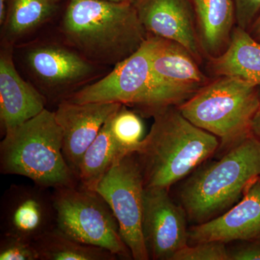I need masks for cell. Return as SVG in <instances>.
<instances>
[{"label":"cell","instance_id":"6da1fadb","mask_svg":"<svg viewBox=\"0 0 260 260\" xmlns=\"http://www.w3.org/2000/svg\"><path fill=\"white\" fill-rule=\"evenodd\" d=\"M154 121L136 155L145 188L169 189L220 148L215 135L198 127L170 106L151 114Z\"/></svg>","mask_w":260,"mask_h":260},{"label":"cell","instance_id":"7a4b0ae2","mask_svg":"<svg viewBox=\"0 0 260 260\" xmlns=\"http://www.w3.org/2000/svg\"><path fill=\"white\" fill-rule=\"evenodd\" d=\"M61 31L89 61L114 67L136 52L148 37L134 5L104 0H70Z\"/></svg>","mask_w":260,"mask_h":260},{"label":"cell","instance_id":"3957f363","mask_svg":"<svg viewBox=\"0 0 260 260\" xmlns=\"http://www.w3.org/2000/svg\"><path fill=\"white\" fill-rule=\"evenodd\" d=\"M260 177V140L252 133L225 151L221 158L198 169L180 191L181 206L195 224L226 211Z\"/></svg>","mask_w":260,"mask_h":260},{"label":"cell","instance_id":"277c9868","mask_svg":"<svg viewBox=\"0 0 260 260\" xmlns=\"http://www.w3.org/2000/svg\"><path fill=\"white\" fill-rule=\"evenodd\" d=\"M62 138L54 112L44 109L4 135L0 172L23 176L47 189L79 185L63 155Z\"/></svg>","mask_w":260,"mask_h":260},{"label":"cell","instance_id":"5b68a950","mask_svg":"<svg viewBox=\"0 0 260 260\" xmlns=\"http://www.w3.org/2000/svg\"><path fill=\"white\" fill-rule=\"evenodd\" d=\"M258 87L237 78L217 77L179 105L189 121L218 138L227 151L251 132L259 112Z\"/></svg>","mask_w":260,"mask_h":260},{"label":"cell","instance_id":"8992f818","mask_svg":"<svg viewBox=\"0 0 260 260\" xmlns=\"http://www.w3.org/2000/svg\"><path fill=\"white\" fill-rule=\"evenodd\" d=\"M153 44V36L148 35L136 52L114 67L107 76L78 89L66 100L77 104L119 103L150 116L162 108L179 107L191 96L166 86L155 78L151 68Z\"/></svg>","mask_w":260,"mask_h":260},{"label":"cell","instance_id":"52a82bcc","mask_svg":"<svg viewBox=\"0 0 260 260\" xmlns=\"http://www.w3.org/2000/svg\"><path fill=\"white\" fill-rule=\"evenodd\" d=\"M56 228L83 244L104 248L119 259H133L106 200L80 185L53 189Z\"/></svg>","mask_w":260,"mask_h":260},{"label":"cell","instance_id":"ba28073f","mask_svg":"<svg viewBox=\"0 0 260 260\" xmlns=\"http://www.w3.org/2000/svg\"><path fill=\"white\" fill-rule=\"evenodd\" d=\"M95 191L112 209L133 259H150L143 231L144 180L135 153L116 164L99 182Z\"/></svg>","mask_w":260,"mask_h":260},{"label":"cell","instance_id":"9c48e42d","mask_svg":"<svg viewBox=\"0 0 260 260\" xmlns=\"http://www.w3.org/2000/svg\"><path fill=\"white\" fill-rule=\"evenodd\" d=\"M34 186L12 184L0 205L1 234L34 243L56 227L52 191Z\"/></svg>","mask_w":260,"mask_h":260},{"label":"cell","instance_id":"30bf717a","mask_svg":"<svg viewBox=\"0 0 260 260\" xmlns=\"http://www.w3.org/2000/svg\"><path fill=\"white\" fill-rule=\"evenodd\" d=\"M25 60L32 76L42 83L47 101L59 103L96 71L95 64L78 51L54 44L30 48Z\"/></svg>","mask_w":260,"mask_h":260},{"label":"cell","instance_id":"8fae6325","mask_svg":"<svg viewBox=\"0 0 260 260\" xmlns=\"http://www.w3.org/2000/svg\"><path fill=\"white\" fill-rule=\"evenodd\" d=\"M169 191L145 188L143 231L150 259L172 260L189 242L187 215Z\"/></svg>","mask_w":260,"mask_h":260},{"label":"cell","instance_id":"7c38bea8","mask_svg":"<svg viewBox=\"0 0 260 260\" xmlns=\"http://www.w3.org/2000/svg\"><path fill=\"white\" fill-rule=\"evenodd\" d=\"M122 105L111 102L77 104L67 100L58 104L54 113L62 131V153L76 177L84 153L108 119Z\"/></svg>","mask_w":260,"mask_h":260},{"label":"cell","instance_id":"4fadbf2b","mask_svg":"<svg viewBox=\"0 0 260 260\" xmlns=\"http://www.w3.org/2000/svg\"><path fill=\"white\" fill-rule=\"evenodd\" d=\"M133 5L148 35L179 43L202 64L205 56L191 0H138Z\"/></svg>","mask_w":260,"mask_h":260},{"label":"cell","instance_id":"5bb4252c","mask_svg":"<svg viewBox=\"0 0 260 260\" xmlns=\"http://www.w3.org/2000/svg\"><path fill=\"white\" fill-rule=\"evenodd\" d=\"M260 236V177L248 186L242 199L226 211L189 229L191 244L249 241Z\"/></svg>","mask_w":260,"mask_h":260},{"label":"cell","instance_id":"9a60e30c","mask_svg":"<svg viewBox=\"0 0 260 260\" xmlns=\"http://www.w3.org/2000/svg\"><path fill=\"white\" fill-rule=\"evenodd\" d=\"M48 101L44 94L19 75L11 49L0 55V121L4 135L39 115Z\"/></svg>","mask_w":260,"mask_h":260},{"label":"cell","instance_id":"2e32d148","mask_svg":"<svg viewBox=\"0 0 260 260\" xmlns=\"http://www.w3.org/2000/svg\"><path fill=\"white\" fill-rule=\"evenodd\" d=\"M153 37L151 68L160 83L192 96L211 81L185 47L174 41Z\"/></svg>","mask_w":260,"mask_h":260},{"label":"cell","instance_id":"e0dca14e","mask_svg":"<svg viewBox=\"0 0 260 260\" xmlns=\"http://www.w3.org/2000/svg\"><path fill=\"white\" fill-rule=\"evenodd\" d=\"M200 47L207 59L223 54L237 25L234 0H191Z\"/></svg>","mask_w":260,"mask_h":260},{"label":"cell","instance_id":"ac0fdd59","mask_svg":"<svg viewBox=\"0 0 260 260\" xmlns=\"http://www.w3.org/2000/svg\"><path fill=\"white\" fill-rule=\"evenodd\" d=\"M208 70L216 77L237 78L260 86V42L236 25L223 54L208 59Z\"/></svg>","mask_w":260,"mask_h":260},{"label":"cell","instance_id":"d6986e66","mask_svg":"<svg viewBox=\"0 0 260 260\" xmlns=\"http://www.w3.org/2000/svg\"><path fill=\"white\" fill-rule=\"evenodd\" d=\"M84 153L78 168L79 185L95 191L99 182L116 164L124 158L116 148L111 133V118Z\"/></svg>","mask_w":260,"mask_h":260},{"label":"cell","instance_id":"ffe728a7","mask_svg":"<svg viewBox=\"0 0 260 260\" xmlns=\"http://www.w3.org/2000/svg\"><path fill=\"white\" fill-rule=\"evenodd\" d=\"M39 260H116L112 251L83 244L55 228L34 242Z\"/></svg>","mask_w":260,"mask_h":260},{"label":"cell","instance_id":"44dd1931","mask_svg":"<svg viewBox=\"0 0 260 260\" xmlns=\"http://www.w3.org/2000/svg\"><path fill=\"white\" fill-rule=\"evenodd\" d=\"M56 8L51 0H12L4 23L7 34L20 37L37 28L53 16Z\"/></svg>","mask_w":260,"mask_h":260},{"label":"cell","instance_id":"7402d4cb","mask_svg":"<svg viewBox=\"0 0 260 260\" xmlns=\"http://www.w3.org/2000/svg\"><path fill=\"white\" fill-rule=\"evenodd\" d=\"M111 133L121 156L138 151L144 139V126L136 113L122 105L111 118Z\"/></svg>","mask_w":260,"mask_h":260},{"label":"cell","instance_id":"603a6c76","mask_svg":"<svg viewBox=\"0 0 260 260\" xmlns=\"http://www.w3.org/2000/svg\"><path fill=\"white\" fill-rule=\"evenodd\" d=\"M225 244L219 242L188 244L178 251L172 260H230Z\"/></svg>","mask_w":260,"mask_h":260},{"label":"cell","instance_id":"cb8c5ba5","mask_svg":"<svg viewBox=\"0 0 260 260\" xmlns=\"http://www.w3.org/2000/svg\"><path fill=\"white\" fill-rule=\"evenodd\" d=\"M0 260H39L34 243L1 234Z\"/></svg>","mask_w":260,"mask_h":260},{"label":"cell","instance_id":"d4e9b609","mask_svg":"<svg viewBox=\"0 0 260 260\" xmlns=\"http://www.w3.org/2000/svg\"><path fill=\"white\" fill-rule=\"evenodd\" d=\"M237 25L248 30L260 13V0H234Z\"/></svg>","mask_w":260,"mask_h":260},{"label":"cell","instance_id":"484cf974","mask_svg":"<svg viewBox=\"0 0 260 260\" xmlns=\"http://www.w3.org/2000/svg\"><path fill=\"white\" fill-rule=\"evenodd\" d=\"M229 256L230 260H260V243H253L233 249L229 251Z\"/></svg>","mask_w":260,"mask_h":260},{"label":"cell","instance_id":"4316f807","mask_svg":"<svg viewBox=\"0 0 260 260\" xmlns=\"http://www.w3.org/2000/svg\"><path fill=\"white\" fill-rule=\"evenodd\" d=\"M249 34L257 42H260V13L253 23L250 28L247 30Z\"/></svg>","mask_w":260,"mask_h":260},{"label":"cell","instance_id":"83f0119b","mask_svg":"<svg viewBox=\"0 0 260 260\" xmlns=\"http://www.w3.org/2000/svg\"><path fill=\"white\" fill-rule=\"evenodd\" d=\"M251 132L256 138L260 140V112H258L254 116L251 124Z\"/></svg>","mask_w":260,"mask_h":260},{"label":"cell","instance_id":"f1b7e54d","mask_svg":"<svg viewBox=\"0 0 260 260\" xmlns=\"http://www.w3.org/2000/svg\"><path fill=\"white\" fill-rule=\"evenodd\" d=\"M5 2L6 0H0V23L2 25L4 24L5 19H6L7 10Z\"/></svg>","mask_w":260,"mask_h":260},{"label":"cell","instance_id":"f546056e","mask_svg":"<svg viewBox=\"0 0 260 260\" xmlns=\"http://www.w3.org/2000/svg\"><path fill=\"white\" fill-rule=\"evenodd\" d=\"M104 1L112 2V3H130V4H134L138 2V0H104Z\"/></svg>","mask_w":260,"mask_h":260},{"label":"cell","instance_id":"4dcf8cb0","mask_svg":"<svg viewBox=\"0 0 260 260\" xmlns=\"http://www.w3.org/2000/svg\"><path fill=\"white\" fill-rule=\"evenodd\" d=\"M51 1L55 2V3H59V2L63 1V0H51ZM68 1H70V0H68Z\"/></svg>","mask_w":260,"mask_h":260},{"label":"cell","instance_id":"1f68e13d","mask_svg":"<svg viewBox=\"0 0 260 260\" xmlns=\"http://www.w3.org/2000/svg\"><path fill=\"white\" fill-rule=\"evenodd\" d=\"M258 91H259V98L260 102V86L258 87ZM259 112H260V107H259Z\"/></svg>","mask_w":260,"mask_h":260}]
</instances>
